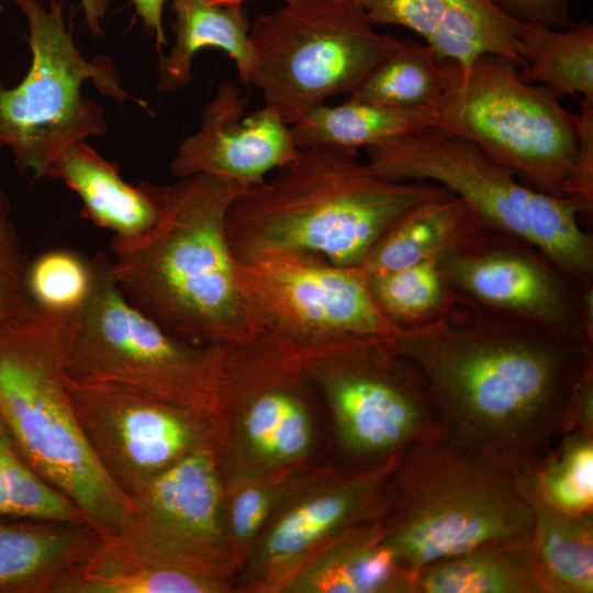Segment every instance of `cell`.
<instances>
[{
  "mask_svg": "<svg viewBox=\"0 0 593 593\" xmlns=\"http://www.w3.org/2000/svg\"><path fill=\"white\" fill-rule=\"evenodd\" d=\"M577 155L564 183L562 198L586 216L593 209V104L581 101L578 113Z\"/></svg>",
  "mask_w": 593,
  "mask_h": 593,
  "instance_id": "cell-37",
  "label": "cell"
},
{
  "mask_svg": "<svg viewBox=\"0 0 593 593\" xmlns=\"http://www.w3.org/2000/svg\"><path fill=\"white\" fill-rule=\"evenodd\" d=\"M535 251L478 221L440 262L455 292L585 345L579 331L578 298H572L564 276Z\"/></svg>",
  "mask_w": 593,
  "mask_h": 593,
  "instance_id": "cell-17",
  "label": "cell"
},
{
  "mask_svg": "<svg viewBox=\"0 0 593 593\" xmlns=\"http://www.w3.org/2000/svg\"><path fill=\"white\" fill-rule=\"evenodd\" d=\"M372 24L406 27L425 40L439 59L456 64L463 78L484 54L524 66L518 35L523 26L488 0H356Z\"/></svg>",
  "mask_w": 593,
  "mask_h": 593,
  "instance_id": "cell-19",
  "label": "cell"
},
{
  "mask_svg": "<svg viewBox=\"0 0 593 593\" xmlns=\"http://www.w3.org/2000/svg\"><path fill=\"white\" fill-rule=\"evenodd\" d=\"M166 0H133L137 14L143 20L145 26L153 33L156 40L157 49L167 44L163 27V9Z\"/></svg>",
  "mask_w": 593,
  "mask_h": 593,
  "instance_id": "cell-39",
  "label": "cell"
},
{
  "mask_svg": "<svg viewBox=\"0 0 593 593\" xmlns=\"http://www.w3.org/2000/svg\"><path fill=\"white\" fill-rule=\"evenodd\" d=\"M236 279L257 331L291 349L402 331L379 309L357 267L336 266L316 254H262L236 262Z\"/></svg>",
  "mask_w": 593,
  "mask_h": 593,
  "instance_id": "cell-12",
  "label": "cell"
},
{
  "mask_svg": "<svg viewBox=\"0 0 593 593\" xmlns=\"http://www.w3.org/2000/svg\"><path fill=\"white\" fill-rule=\"evenodd\" d=\"M220 452L199 449L147 482L118 532L156 564L233 590L239 567L225 530Z\"/></svg>",
  "mask_w": 593,
  "mask_h": 593,
  "instance_id": "cell-14",
  "label": "cell"
},
{
  "mask_svg": "<svg viewBox=\"0 0 593 593\" xmlns=\"http://www.w3.org/2000/svg\"><path fill=\"white\" fill-rule=\"evenodd\" d=\"M519 489L533 510L529 551L544 593H592L593 512L567 514Z\"/></svg>",
  "mask_w": 593,
  "mask_h": 593,
  "instance_id": "cell-27",
  "label": "cell"
},
{
  "mask_svg": "<svg viewBox=\"0 0 593 593\" xmlns=\"http://www.w3.org/2000/svg\"><path fill=\"white\" fill-rule=\"evenodd\" d=\"M91 288L90 261L74 251L52 249L27 262L26 295L42 311L68 316L86 303Z\"/></svg>",
  "mask_w": 593,
  "mask_h": 593,
  "instance_id": "cell-35",
  "label": "cell"
},
{
  "mask_svg": "<svg viewBox=\"0 0 593 593\" xmlns=\"http://www.w3.org/2000/svg\"><path fill=\"white\" fill-rule=\"evenodd\" d=\"M13 1L26 19L32 60L19 85L0 82V146L10 148L21 171L41 179L69 146L108 130L103 108L82 94L85 81L118 103L135 98L110 59L91 60L77 48L60 2L47 10L37 0Z\"/></svg>",
  "mask_w": 593,
  "mask_h": 593,
  "instance_id": "cell-10",
  "label": "cell"
},
{
  "mask_svg": "<svg viewBox=\"0 0 593 593\" xmlns=\"http://www.w3.org/2000/svg\"><path fill=\"white\" fill-rule=\"evenodd\" d=\"M387 545L405 569L488 542L529 547L533 510L516 475L444 436L404 451L385 485Z\"/></svg>",
  "mask_w": 593,
  "mask_h": 593,
  "instance_id": "cell-4",
  "label": "cell"
},
{
  "mask_svg": "<svg viewBox=\"0 0 593 593\" xmlns=\"http://www.w3.org/2000/svg\"><path fill=\"white\" fill-rule=\"evenodd\" d=\"M65 316L26 310L0 323V417L30 466L101 532L120 530L130 497L107 475L66 387Z\"/></svg>",
  "mask_w": 593,
  "mask_h": 593,
  "instance_id": "cell-5",
  "label": "cell"
},
{
  "mask_svg": "<svg viewBox=\"0 0 593 593\" xmlns=\"http://www.w3.org/2000/svg\"><path fill=\"white\" fill-rule=\"evenodd\" d=\"M518 68L501 55L479 56L436 105V125L478 146L526 186L562 198L578 150V113L544 87L521 80Z\"/></svg>",
  "mask_w": 593,
  "mask_h": 593,
  "instance_id": "cell-11",
  "label": "cell"
},
{
  "mask_svg": "<svg viewBox=\"0 0 593 593\" xmlns=\"http://www.w3.org/2000/svg\"><path fill=\"white\" fill-rule=\"evenodd\" d=\"M66 387L96 459L128 497L188 455L222 448V419L112 383L66 377Z\"/></svg>",
  "mask_w": 593,
  "mask_h": 593,
  "instance_id": "cell-15",
  "label": "cell"
},
{
  "mask_svg": "<svg viewBox=\"0 0 593 593\" xmlns=\"http://www.w3.org/2000/svg\"><path fill=\"white\" fill-rule=\"evenodd\" d=\"M211 3L215 4H243L246 0H208ZM286 3H296V2H305V1H314V0H284Z\"/></svg>",
  "mask_w": 593,
  "mask_h": 593,
  "instance_id": "cell-41",
  "label": "cell"
},
{
  "mask_svg": "<svg viewBox=\"0 0 593 593\" xmlns=\"http://www.w3.org/2000/svg\"><path fill=\"white\" fill-rule=\"evenodd\" d=\"M516 479L521 488L560 512H593V434L566 433L533 470Z\"/></svg>",
  "mask_w": 593,
  "mask_h": 593,
  "instance_id": "cell-31",
  "label": "cell"
},
{
  "mask_svg": "<svg viewBox=\"0 0 593 593\" xmlns=\"http://www.w3.org/2000/svg\"><path fill=\"white\" fill-rule=\"evenodd\" d=\"M365 150L378 177L444 187L483 225L528 244L569 281L592 286L593 240L577 209L526 186L469 141L433 125Z\"/></svg>",
  "mask_w": 593,
  "mask_h": 593,
  "instance_id": "cell-7",
  "label": "cell"
},
{
  "mask_svg": "<svg viewBox=\"0 0 593 593\" xmlns=\"http://www.w3.org/2000/svg\"><path fill=\"white\" fill-rule=\"evenodd\" d=\"M392 342L430 398L444 437L515 475L573 430L592 348L484 307L452 290L434 318Z\"/></svg>",
  "mask_w": 593,
  "mask_h": 593,
  "instance_id": "cell-1",
  "label": "cell"
},
{
  "mask_svg": "<svg viewBox=\"0 0 593 593\" xmlns=\"http://www.w3.org/2000/svg\"><path fill=\"white\" fill-rule=\"evenodd\" d=\"M146 188L159 208L156 223L134 239H112V271L122 293L186 343L235 346L254 338L258 331L226 234L228 210L247 187L197 174Z\"/></svg>",
  "mask_w": 593,
  "mask_h": 593,
  "instance_id": "cell-2",
  "label": "cell"
},
{
  "mask_svg": "<svg viewBox=\"0 0 593 593\" xmlns=\"http://www.w3.org/2000/svg\"><path fill=\"white\" fill-rule=\"evenodd\" d=\"M85 20L92 34L102 33V22L108 9V0H81Z\"/></svg>",
  "mask_w": 593,
  "mask_h": 593,
  "instance_id": "cell-40",
  "label": "cell"
},
{
  "mask_svg": "<svg viewBox=\"0 0 593 593\" xmlns=\"http://www.w3.org/2000/svg\"><path fill=\"white\" fill-rule=\"evenodd\" d=\"M27 262L11 220L9 198L0 189V323L30 305L25 290Z\"/></svg>",
  "mask_w": 593,
  "mask_h": 593,
  "instance_id": "cell-36",
  "label": "cell"
},
{
  "mask_svg": "<svg viewBox=\"0 0 593 593\" xmlns=\"http://www.w3.org/2000/svg\"><path fill=\"white\" fill-rule=\"evenodd\" d=\"M518 43L524 66L518 77L539 83L556 99L582 96L593 104V24L573 22L564 31L523 24Z\"/></svg>",
  "mask_w": 593,
  "mask_h": 593,
  "instance_id": "cell-30",
  "label": "cell"
},
{
  "mask_svg": "<svg viewBox=\"0 0 593 593\" xmlns=\"http://www.w3.org/2000/svg\"><path fill=\"white\" fill-rule=\"evenodd\" d=\"M306 380L293 351L258 332L233 346L226 389L223 478L286 474L314 441Z\"/></svg>",
  "mask_w": 593,
  "mask_h": 593,
  "instance_id": "cell-13",
  "label": "cell"
},
{
  "mask_svg": "<svg viewBox=\"0 0 593 593\" xmlns=\"http://www.w3.org/2000/svg\"><path fill=\"white\" fill-rule=\"evenodd\" d=\"M495 9L515 22L551 29L573 24L569 16L571 0H488Z\"/></svg>",
  "mask_w": 593,
  "mask_h": 593,
  "instance_id": "cell-38",
  "label": "cell"
},
{
  "mask_svg": "<svg viewBox=\"0 0 593 593\" xmlns=\"http://www.w3.org/2000/svg\"><path fill=\"white\" fill-rule=\"evenodd\" d=\"M356 155L302 147L272 178L247 187L226 219L235 261L290 250L357 267L404 212L448 191L427 181L383 179Z\"/></svg>",
  "mask_w": 593,
  "mask_h": 593,
  "instance_id": "cell-3",
  "label": "cell"
},
{
  "mask_svg": "<svg viewBox=\"0 0 593 593\" xmlns=\"http://www.w3.org/2000/svg\"><path fill=\"white\" fill-rule=\"evenodd\" d=\"M90 265L89 298L65 316L67 377L121 385L224 421L233 346L174 337L130 303L107 255Z\"/></svg>",
  "mask_w": 593,
  "mask_h": 593,
  "instance_id": "cell-6",
  "label": "cell"
},
{
  "mask_svg": "<svg viewBox=\"0 0 593 593\" xmlns=\"http://www.w3.org/2000/svg\"><path fill=\"white\" fill-rule=\"evenodd\" d=\"M366 279L379 309L400 328L434 318L452 295L440 258Z\"/></svg>",
  "mask_w": 593,
  "mask_h": 593,
  "instance_id": "cell-32",
  "label": "cell"
},
{
  "mask_svg": "<svg viewBox=\"0 0 593 593\" xmlns=\"http://www.w3.org/2000/svg\"><path fill=\"white\" fill-rule=\"evenodd\" d=\"M401 457L360 472L296 479L261 530L234 589L280 593L301 564L335 536L379 518L387 482Z\"/></svg>",
  "mask_w": 593,
  "mask_h": 593,
  "instance_id": "cell-16",
  "label": "cell"
},
{
  "mask_svg": "<svg viewBox=\"0 0 593 593\" xmlns=\"http://www.w3.org/2000/svg\"><path fill=\"white\" fill-rule=\"evenodd\" d=\"M413 593H544L529 547L488 542L415 574Z\"/></svg>",
  "mask_w": 593,
  "mask_h": 593,
  "instance_id": "cell-28",
  "label": "cell"
},
{
  "mask_svg": "<svg viewBox=\"0 0 593 593\" xmlns=\"http://www.w3.org/2000/svg\"><path fill=\"white\" fill-rule=\"evenodd\" d=\"M247 105L235 83L222 81L201 109L199 128L179 144L170 174H208L249 187L290 163L299 153L290 126L266 105L253 112Z\"/></svg>",
  "mask_w": 593,
  "mask_h": 593,
  "instance_id": "cell-18",
  "label": "cell"
},
{
  "mask_svg": "<svg viewBox=\"0 0 593 593\" xmlns=\"http://www.w3.org/2000/svg\"><path fill=\"white\" fill-rule=\"evenodd\" d=\"M435 109H399L353 99L321 104L290 125L295 145L327 147L357 154L436 125Z\"/></svg>",
  "mask_w": 593,
  "mask_h": 593,
  "instance_id": "cell-26",
  "label": "cell"
},
{
  "mask_svg": "<svg viewBox=\"0 0 593 593\" xmlns=\"http://www.w3.org/2000/svg\"><path fill=\"white\" fill-rule=\"evenodd\" d=\"M461 77L460 68L439 59L429 45L404 38L348 99L399 109H435Z\"/></svg>",
  "mask_w": 593,
  "mask_h": 593,
  "instance_id": "cell-29",
  "label": "cell"
},
{
  "mask_svg": "<svg viewBox=\"0 0 593 593\" xmlns=\"http://www.w3.org/2000/svg\"><path fill=\"white\" fill-rule=\"evenodd\" d=\"M477 221L449 191L427 199L396 219L357 268L367 278L440 258Z\"/></svg>",
  "mask_w": 593,
  "mask_h": 593,
  "instance_id": "cell-24",
  "label": "cell"
},
{
  "mask_svg": "<svg viewBox=\"0 0 593 593\" xmlns=\"http://www.w3.org/2000/svg\"><path fill=\"white\" fill-rule=\"evenodd\" d=\"M224 480V524L239 572L268 519L296 479L244 474Z\"/></svg>",
  "mask_w": 593,
  "mask_h": 593,
  "instance_id": "cell-34",
  "label": "cell"
},
{
  "mask_svg": "<svg viewBox=\"0 0 593 593\" xmlns=\"http://www.w3.org/2000/svg\"><path fill=\"white\" fill-rule=\"evenodd\" d=\"M101 533L88 523L0 518V593H57Z\"/></svg>",
  "mask_w": 593,
  "mask_h": 593,
  "instance_id": "cell-21",
  "label": "cell"
},
{
  "mask_svg": "<svg viewBox=\"0 0 593 593\" xmlns=\"http://www.w3.org/2000/svg\"><path fill=\"white\" fill-rule=\"evenodd\" d=\"M291 350L325 398L345 460L342 471L383 466L417 443L444 436L422 379L392 337Z\"/></svg>",
  "mask_w": 593,
  "mask_h": 593,
  "instance_id": "cell-9",
  "label": "cell"
},
{
  "mask_svg": "<svg viewBox=\"0 0 593 593\" xmlns=\"http://www.w3.org/2000/svg\"><path fill=\"white\" fill-rule=\"evenodd\" d=\"M46 177L63 180L81 200V216L113 233V239L130 240L156 223L159 208L146 183L124 181L118 167L85 142L65 149L49 166Z\"/></svg>",
  "mask_w": 593,
  "mask_h": 593,
  "instance_id": "cell-22",
  "label": "cell"
},
{
  "mask_svg": "<svg viewBox=\"0 0 593 593\" xmlns=\"http://www.w3.org/2000/svg\"><path fill=\"white\" fill-rule=\"evenodd\" d=\"M226 585L156 564L118 530L102 532L89 558L57 593H225Z\"/></svg>",
  "mask_w": 593,
  "mask_h": 593,
  "instance_id": "cell-25",
  "label": "cell"
},
{
  "mask_svg": "<svg viewBox=\"0 0 593 593\" xmlns=\"http://www.w3.org/2000/svg\"><path fill=\"white\" fill-rule=\"evenodd\" d=\"M384 534L380 518L345 529L304 561L280 593H413L415 573Z\"/></svg>",
  "mask_w": 593,
  "mask_h": 593,
  "instance_id": "cell-20",
  "label": "cell"
},
{
  "mask_svg": "<svg viewBox=\"0 0 593 593\" xmlns=\"http://www.w3.org/2000/svg\"><path fill=\"white\" fill-rule=\"evenodd\" d=\"M0 518L88 523L66 496L30 466L1 417Z\"/></svg>",
  "mask_w": 593,
  "mask_h": 593,
  "instance_id": "cell-33",
  "label": "cell"
},
{
  "mask_svg": "<svg viewBox=\"0 0 593 593\" xmlns=\"http://www.w3.org/2000/svg\"><path fill=\"white\" fill-rule=\"evenodd\" d=\"M249 40L248 83L265 105L292 125L312 109L350 94L395 48L356 0H314L259 15Z\"/></svg>",
  "mask_w": 593,
  "mask_h": 593,
  "instance_id": "cell-8",
  "label": "cell"
},
{
  "mask_svg": "<svg viewBox=\"0 0 593 593\" xmlns=\"http://www.w3.org/2000/svg\"><path fill=\"white\" fill-rule=\"evenodd\" d=\"M175 43L160 54L157 89L176 92L192 80L194 55L203 48L221 49L234 61L239 79L248 83L253 65L250 25L243 4L208 0H172Z\"/></svg>",
  "mask_w": 593,
  "mask_h": 593,
  "instance_id": "cell-23",
  "label": "cell"
}]
</instances>
